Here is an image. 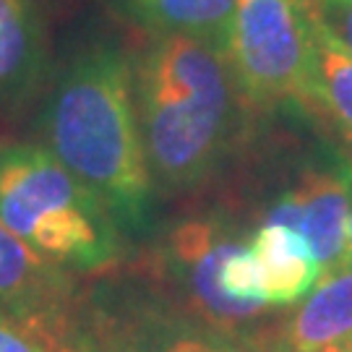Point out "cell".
Returning a JSON list of instances; mask_svg holds the SVG:
<instances>
[{
    "label": "cell",
    "mask_w": 352,
    "mask_h": 352,
    "mask_svg": "<svg viewBox=\"0 0 352 352\" xmlns=\"http://www.w3.org/2000/svg\"><path fill=\"white\" fill-rule=\"evenodd\" d=\"M39 128L47 151L100 199L118 230H149L154 180L123 52L104 42L74 52L52 84Z\"/></svg>",
    "instance_id": "obj_1"
},
{
    "label": "cell",
    "mask_w": 352,
    "mask_h": 352,
    "mask_svg": "<svg viewBox=\"0 0 352 352\" xmlns=\"http://www.w3.org/2000/svg\"><path fill=\"white\" fill-rule=\"evenodd\" d=\"M133 104L151 180L199 186L222 162L240 126V94L225 52L190 37H154L131 65Z\"/></svg>",
    "instance_id": "obj_2"
},
{
    "label": "cell",
    "mask_w": 352,
    "mask_h": 352,
    "mask_svg": "<svg viewBox=\"0 0 352 352\" xmlns=\"http://www.w3.org/2000/svg\"><path fill=\"white\" fill-rule=\"evenodd\" d=\"M0 222L58 266L104 269L120 248L100 199L34 144H0Z\"/></svg>",
    "instance_id": "obj_3"
},
{
    "label": "cell",
    "mask_w": 352,
    "mask_h": 352,
    "mask_svg": "<svg viewBox=\"0 0 352 352\" xmlns=\"http://www.w3.org/2000/svg\"><path fill=\"white\" fill-rule=\"evenodd\" d=\"M243 240L222 217H199L164 235L149 266L160 305L196 327L264 352L266 305L232 300L222 289V266Z\"/></svg>",
    "instance_id": "obj_4"
},
{
    "label": "cell",
    "mask_w": 352,
    "mask_h": 352,
    "mask_svg": "<svg viewBox=\"0 0 352 352\" xmlns=\"http://www.w3.org/2000/svg\"><path fill=\"white\" fill-rule=\"evenodd\" d=\"M225 58L243 100L251 104L302 102L314 26L302 0H238Z\"/></svg>",
    "instance_id": "obj_5"
},
{
    "label": "cell",
    "mask_w": 352,
    "mask_h": 352,
    "mask_svg": "<svg viewBox=\"0 0 352 352\" xmlns=\"http://www.w3.org/2000/svg\"><path fill=\"white\" fill-rule=\"evenodd\" d=\"M352 204V167H308L289 186L264 222L298 230L308 240L321 277L347 266V219Z\"/></svg>",
    "instance_id": "obj_6"
},
{
    "label": "cell",
    "mask_w": 352,
    "mask_h": 352,
    "mask_svg": "<svg viewBox=\"0 0 352 352\" xmlns=\"http://www.w3.org/2000/svg\"><path fill=\"white\" fill-rule=\"evenodd\" d=\"M94 352H261L245 342L230 340L170 314L157 300L102 305L91 327Z\"/></svg>",
    "instance_id": "obj_7"
},
{
    "label": "cell",
    "mask_w": 352,
    "mask_h": 352,
    "mask_svg": "<svg viewBox=\"0 0 352 352\" xmlns=\"http://www.w3.org/2000/svg\"><path fill=\"white\" fill-rule=\"evenodd\" d=\"M74 287L52 264L0 222V308L24 318L71 329Z\"/></svg>",
    "instance_id": "obj_8"
},
{
    "label": "cell",
    "mask_w": 352,
    "mask_h": 352,
    "mask_svg": "<svg viewBox=\"0 0 352 352\" xmlns=\"http://www.w3.org/2000/svg\"><path fill=\"white\" fill-rule=\"evenodd\" d=\"M264 352H352V266L318 279Z\"/></svg>",
    "instance_id": "obj_9"
},
{
    "label": "cell",
    "mask_w": 352,
    "mask_h": 352,
    "mask_svg": "<svg viewBox=\"0 0 352 352\" xmlns=\"http://www.w3.org/2000/svg\"><path fill=\"white\" fill-rule=\"evenodd\" d=\"M154 37L201 39L225 52L238 0H107Z\"/></svg>",
    "instance_id": "obj_10"
},
{
    "label": "cell",
    "mask_w": 352,
    "mask_h": 352,
    "mask_svg": "<svg viewBox=\"0 0 352 352\" xmlns=\"http://www.w3.org/2000/svg\"><path fill=\"white\" fill-rule=\"evenodd\" d=\"M248 245L261 266L264 300L269 308L302 300L321 279V266L308 240L292 227L264 222Z\"/></svg>",
    "instance_id": "obj_11"
},
{
    "label": "cell",
    "mask_w": 352,
    "mask_h": 352,
    "mask_svg": "<svg viewBox=\"0 0 352 352\" xmlns=\"http://www.w3.org/2000/svg\"><path fill=\"white\" fill-rule=\"evenodd\" d=\"M45 71V32L32 0H0V104L26 100Z\"/></svg>",
    "instance_id": "obj_12"
},
{
    "label": "cell",
    "mask_w": 352,
    "mask_h": 352,
    "mask_svg": "<svg viewBox=\"0 0 352 352\" xmlns=\"http://www.w3.org/2000/svg\"><path fill=\"white\" fill-rule=\"evenodd\" d=\"M311 26H314V60H311L302 104L321 115L352 149V55L342 50L314 19Z\"/></svg>",
    "instance_id": "obj_13"
},
{
    "label": "cell",
    "mask_w": 352,
    "mask_h": 352,
    "mask_svg": "<svg viewBox=\"0 0 352 352\" xmlns=\"http://www.w3.org/2000/svg\"><path fill=\"white\" fill-rule=\"evenodd\" d=\"M71 340V329L0 308V352H65Z\"/></svg>",
    "instance_id": "obj_14"
},
{
    "label": "cell",
    "mask_w": 352,
    "mask_h": 352,
    "mask_svg": "<svg viewBox=\"0 0 352 352\" xmlns=\"http://www.w3.org/2000/svg\"><path fill=\"white\" fill-rule=\"evenodd\" d=\"M222 289L232 300L248 305H266L264 300V277L261 266L253 256L248 243H240L222 266ZM269 308V305H266Z\"/></svg>",
    "instance_id": "obj_15"
},
{
    "label": "cell",
    "mask_w": 352,
    "mask_h": 352,
    "mask_svg": "<svg viewBox=\"0 0 352 352\" xmlns=\"http://www.w3.org/2000/svg\"><path fill=\"white\" fill-rule=\"evenodd\" d=\"M316 24L352 55V0H302Z\"/></svg>",
    "instance_id": "obj_16"
},
{
    "label": "cell",
    "mask_w": 352,
    "mask_h": 352,
    "mask_svg": "<svg viewBox=\"0 0 352 352\" xmlns=\"http://www.w3.org/2000/svg\"><path fill=\"white\" fill-rule=\"evenodd\" d=\"M347 266H352V204H350V219H347Z\"/></svg>",
    "instance_id": "obj_17"
},
{
    "label": "cell",
    "mask_w": 352,
    "mask_h": 352,
    "mask_svg": "<svg viewBox=\"0 0 352 352\" xmlns=\"http://www.w3.org/2000/svg\"><path fill=\"white\" fill-rule=\"evenodd\" d=\"M65 352H94V350H91V347H87L81 340H76V337H74V340L68 342V350H65Z\"/></svg>",
    "instance_id": "obj_18"
}]
</instances>
